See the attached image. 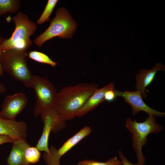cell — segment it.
Masks as SVG:
<instances>
[{"label":"cell","instance_id":"obj_1","mask_svg":"<svg viewBox=\"0 0 165 165\" xmlns=\"http://www.w3.org/2000/svg\"><path fill=\"white\" fill-rule=\"evenodd\" d=\"M97 88V84L86 82L64 87L57 93L54 106L66 121L71 120Z\"/></svg>","mask_w":165,"mask_h":165},{"label":"cell","instance_id":"obj_2","mask_svg":"<svg viewBox=\"0 0 165 165\" xmlns=\"http://www.w3.org/2000/svg\"><path fill=\"white\" fill-rule=\"evenodd\" d=\"M125 127L132 134V146L138 160L137 163L144 165L146 159L142 154V148L147 143V137L151 133H159L163 127L156 123V116L152 115H149L143 122H138L136 120H132L130 118L127 117Z\"/></svg>","mask_w":165,"mask_h":165},{"label":"cell","instance_id":"obj_3","mask_svg":"<svg viewBox=\"0 0 165 165\" xmlns=\"http://www.w3.org/2000/svg\"><path fill=\"white\" fill-rule=\"evenodd\" d=\"M27 56V51L10 49L3 51L0 62L4 71L15 80L21 82L25 87L31 88L33 75L28 66Z\"/></svg>","mask_w":165,"mask_h":165},{"label":"cell","instance_id":"obj_4","mask_svg":"<svg viewBox=\"0 0 165 165\" xmlns=\"http://www.w3.org/2000/svg\"><path fill=\"white\" fill-rule=\"evenodd\" d=\"M12 19L15 25V29L9 38L3 39L2 49L3 51L12 49L27 51L32 45L30 37L36 31L37 25L26 14L21 12L14 16Z\"/></svg>","mask_w":165,"mask_h":165},{"label":"cell","instance_id":"obj_5","mask_svg":"<svg viewBox=\"0 0 165 165\" xmlns=\"http://www.w3.org/2000/svg\"><path fill=\"white\" fill-rule=\"evenodd\" d=\"M55 13L49 27L34 40V44L39 47L46 41L56 36L71 38L75 31L77 24L64 8L57 9Z\"/></svg>","mask_w":165,"mask_h":165},{"label":"cell","instance_id":"obj_6","mask_svg":"<svg viewBox=\"0 0 165 165\" xmlns=\"http://www.w3.org/2000/svg\"><path fill=\"white\" fill-rule=\"evenodd\" d=\"M31 88L34 89L36 96L33 112L35 116H38L46 109L54 106L58 92L46 77L33 75Z\"/></svg>","mask_w":165,"mask_h":165},{"label":"cell","instance_id":"obj_7","mask_svg":"<svg viewBox=\"0 0 165 165\" xmlns=\"http://www.w3.org/2000/svg\"><path fill=\"white\" fill-rule=\"evenodd\" d=\"M40 115L44 127L36 147L40 151L49 152L48 142L50 132L55 133L64 129L66 126V121L54 106L46 109Z\"/></svg>","mask_w":165,"mask_h":165},{"label":"cell","instance_id":"obj_8","mask_svg":"<svg viewBox=\"0 0 165 165\" xmlns=\"http://www.w3.org/2000/svg\"><path fill=\"white\" fill-rule=\"evenodd\" d=\"M115 93L117 97H123L124 101L131 105L133 116L140 111H144L149 115H153L156 117H163L165 115V113L152 109L146 104L142 99L141 92L140 90L121 91L116 89Z\"/></svg>","mask_w":165,"mask_h":165},{"label":"cell","instance_id":"obj_9","mask_svg":"<svg viewBox=\"0 0 165 165\" xmlns=\"http://www.w3.org/2000/svg\"><path fill=\"white\" fill-rule=\"evenodd\" d=\"M28 101L25 94L22 92L8 96L3 101L0 112L7 118L15 119L16 116L26 105Z\"/></svg>","mask_w":165,"mask_h":165},{"label":"cell","instance_id":"obj_10","mask_svg":"<svg viewBox=\"0 0 165 165\" xmlns=\"http://www.w3.org/2000/svg\"><path fill=\"white\" fill-rule=\"evenodd\" d=\"M27 127L24 121L7 118L0 112V135H6L14 140L25 139L27 136Z\"/></svg>","mask_w":165,"mask_h":165},{"label":"cell","instance_id":"obj_11","mask_svg":"<svg viewBox=\"0 0 165 165\" xmlns=\"http://www.w3.org/2000/svg\"><path fill=\"white\" fill-rule=\"evenodd\" d=\"M165 70L164 65L157 63L152 69H141L138 73L136 74L135 88L136 90L141 91L142 98H147V95L145 91L146 88L152 82L157 72L159 71H165Z\"/></svg>","mask_w":165,"mask_h":165},{"label":"cell","instance_id":"obj_12","mask_svg":"<svg viewBox=\"0 0 165 165\" xmlns=\"http://www.w3.org/2000/svg\"><path fill=\"white\" fill-rule=\"evenodd\" d=\"M115 89L112 82L103 87L97 89L90 97L87 101L76 113V116L81 117L94 109L101 103L105 101V94L108 90Z\"/></svg>","mask_w":165,"mask_h":165},{"label":"cell","instance_id":"obj_13","mask_svg":"<svg viewBox=\"0 0 165 165\" xmlns=\"http://www.w3.org/2000/svg\"><path fill=\"white\" fill-rule=\"evenodd\" d=\"M12 143L11 150L7 160L8 165H33L28 163L25 160V152L30 146L25 139L15 140Z\"/></svg>","mask_w":165,"mask_h":165},{"label":"cell","instance_id":"obj_14","mask_svg":"<svg viewBox=\"0 0 165 165\" xmlns=\"http://www.w3.org/2000/svg\"><path fill=\"white\" fill-rule=\"evenodd\" d=\"M91 131L90 127L87 126L84 127L68 140L59 149H57L58 154L61 157L84 138L89 135Z\"/></svg>","mask_w":165,"mask_h":165},{"label":"cell","instance_id":"obj_15","mask_svg":"<svg viewBox=\"0 0 165 165\" xmlns=\"http://www.w3.org/2000/svg\"><path fill=\"white\" fill-rule=\"evenodd\" d=\"M20 2L19 0H0V16L16 12L19 9Z\"/></svg>","mask_w":165,"mask_h":165},{"label":"cell","instance_id":"obj_16","mask_svg":"<svg viewBox=\"0 0 165 165\" xmlns=\"http://www.w3.org/2000/svg\"><path fill=\"white\" fill-rule=\"evenodd\" d=\"M49 152H44L42 158L47 165H60L61 156L58 154L57 149L53 146L49 148Z\"/></svg>","mask_w":165,"mask_h":165},{"label":"cell","instance_id":"obj_17","mask_svg":"<svg viewBox=\"0 0 165 165\" xmlns=\"http://www.w3.org/2000/svg\"><path fill=\"white\" fill-rule=\"evenodd\" d=\"M41 153L36 147H28L25 152V157L27 162L30 164L39 162Z\"/></svg>","mask_w":165,"mask_h":165},{"label":"cell","instance_id":"obj_18","mask_svg":"<svg viewBox=\"0 0 165 165\" xmlns=\"http://www.w3.org/2000/svg\"><path fill=\"white\" fill-rule=\"evenodd\" d=\"M28 57L38 62L50 64L52 67H55L57 64L56 62L52 60L47 55L39 52L30 51L28 53Z\"/></svg>","mask_w":165,"mask_h":165},{"label":"cell","instance_id":"obj_19","mask_svg":"<svg viewBox=\"0 0 165 165\" xmlns=\"http://www.w3.org/2000/svg\"><path fill=\"white\" fill-rule=\"evenodd\" d=\"M58 1L57 0L48 1L43 12L37 21L38 24H40L50 20L49 17Z\"/></svg>","mask_w":165,"mask_h":165},{"label":"cell","instance_id":"obj_20","mask_svg":"<svg viewBox=\"0 0 165 165\" xmlns=\"http://www.w3.org/2000/svg\"><path fill=\"white\" fill-rule=\"evenodd\" d=\"M122 164V162L118 160L116 156L110 159L105 162L85 160L80 161L77 164V165H121Z\"/></svg>","mask_w":165,"mask_h":165},{"label":"cell","instance_id":"obj_21","mask_svg":"<svg viewBox=\"0 0 165 165\" xmlns=\"http://www.w3.org/2000/svg\"><path fill=\"white\" fill-rule=\"evenodd\" d=\"M115 89L109 90L107 91L104 96L105 101L108 102H112L116 99V97L115 93Z\"/></svg>","mask_w":165,"mask_h":165},{"label":"cell","instance_id":"obj_22","mask_svg":"<svg viewBox=\"0 0 165 165\" xmlns=\"http://www.w3.org/2000/svg\"><path fill=\"white\" fill-rule=\"evenodd\" d=\"M118 152L119 157L121 160V161L122 162V164L123 165H139L137 163L134 164L130 162L123 155L120 150L118 151Z\"/></svg>","mask_w":165,"mask_h":165},{"label":"cell","instance_id":"obj_23","mask_svg":"<svg viewBox=\"0 0 165 165\" xmlns=\"http://www.w3.org/2000/svg\"><path fill=\"white\" fill-rule=\"evenodd\" d=\"M14 141L13 138L6 135H0V145L6 143H12Z\"/></svg>","mask_w":165,"mask_h":165},{"label":"cell","instance_id":"obj_24","mask_svg":"<svg viewBox=\"0 0 165 165\" xmlns=\"http://www.w3.org/2000/svg\"><path fill=\"white\" fill-rule=\"evenodd\" d=\"M3 38L0 36V76L4 75V71L3 70L1 66V62H0V58L2 55L3 52V51L2 48V44Z\"/></svg>","mask_w":165,"mask_h":165},{"label":"cell","instance_id":"obj_25","mask_svg":"<svg viewBox=\"0 0 165 165\" xmlns=\"http://www.w3.org/2000/svg\"><path fill=\"white\" fill-rule=\"evenodd\" d=\"M6 90L5 85L3 84L0 83V94L4 92Z\"/></svg>","mask_w":165,"mask_h":165}]
</instances>
